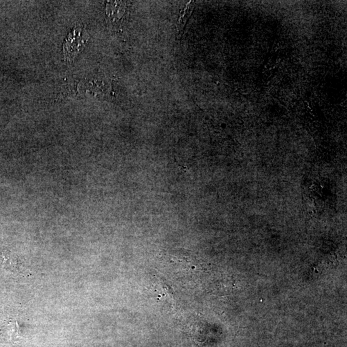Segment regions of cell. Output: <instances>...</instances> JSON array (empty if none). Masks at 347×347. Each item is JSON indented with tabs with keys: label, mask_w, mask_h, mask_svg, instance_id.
Returning a JSON list of instances; mask_svg holds the SVG:
<instances>
[{
	"label": "cell",
	"mask_w": 347,
	"mask_h": 347,
	"mask_svg": "<svg viewBox=\"0 0 347 347\" xmlns=\"http://www.w3.org/2000/svg\"><path fill=\"white\" fill-rule=\"evenodd\" d=\"M194 8V2H189L186 4L184 8L180 11L176 24L178 38H181L182 32H184V26H186L189 17L190 16Z\"/></svg>",
	"instance_id": "cell-1"
}]
</instances>
